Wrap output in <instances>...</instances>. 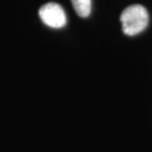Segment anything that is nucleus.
<instances>
[{"mask_svg":"<svg viewBox=\"0 0 152 152\" xmlns=\"http://www.w3.org/2000/svg\"><path fill=\"white\" fill-rule=\"evenodd\" d=\"M123 31L127 36L137 35L146 29L149 16L145 7L135 4L126 7L121 15Z\"/></svg>","mask_w":152,"mask_h":152,"instance_id":"nucleus-1","label":"nucleus"},{"mask_svg":"<svg viewBox=\"0 0 152 152\" xmlns=\"http://www.w3.org/2000/svg\"><path fill=\"white\" fill-rule=\"evenodd\" d=\"M41 20L53 29H60L66 24V15L62 7L57 3L50 2L42 5L39 10Z\"/></svg>","mask_w":152,"mask_h":152,"instance_id":"nucleus-2","label":"nucleus"},{"mask_svg":"<svg viewBox=\"0 0 152 152\" xmlns=\"http://www.w3.org/2000/svg\"><path fill=\"white\" fill-rule=\"evenodd\" d=\"M73 8L78 16L88 17L92 10V0H71Z\"/></svg>","mask_w":152,"mask_h":152,"instance_id":"nucleus-3","label":"nucleus"}]
</instances>
